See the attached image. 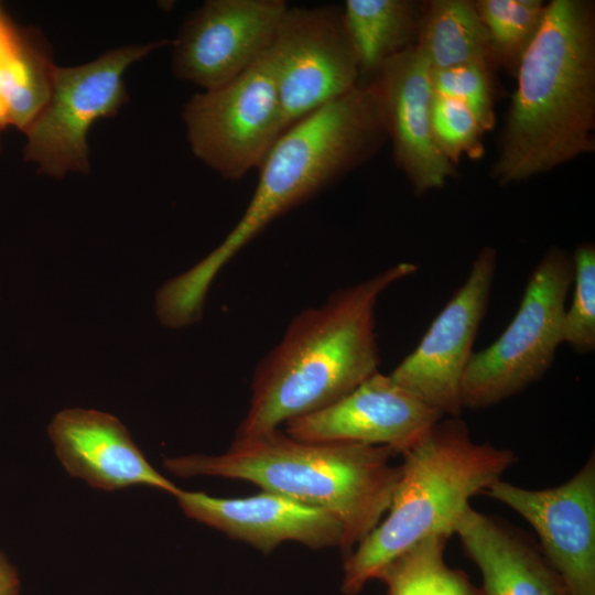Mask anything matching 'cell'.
Returning <instances> with one entry per match:
<instances>
[{
	"instance_id": "obj_23",
	"label": "cell",
	"mask_w": 595,
	"mask_h": 595,
	"mask_svg": "<svg viewBox=\"0 0 595 595\" xmlns=\"http://www.w3.org/2000/svg\"><path fill=\"white\" fill-rule=\"evenodd\" d=\"M574 291L572 303L565 307L562 342L581 354L595 349V246L583 242L573 255Z\"/></svg>"
},
{
	"instance_id": "obj_6",
	"label": "cell",
	"mask_w": 595,
	"mask_h": 595,
	"mask_svg": "<svg viewBox=\"0 0 595 595\" xmlns=\"http://www.w3.org/2000/svg\"><path fill=\"white\" fill-rule=\"evenodd\" d=\"M572 256L551 247L528 278L519 307L501 335L474 353L461 388L463 409L490 408L540 380L562 342Z\"/></svg>"
},
{
	"instance_id": "obj_1",
	"label": "cell",
	"mask_w": 595,
	"mask_h": 595,
	"mask_svg": "<svg viewBox=\"0 0 595 595\" xmlns=\"http://www.w3.org/2000/svg\"><path fill=\"white\" fill-rule=\"evenodd\" d=\"M399 262L298 313L257 364L247 412L235 437L262 434L339 400L379 371L376 304L416 272Z\"/></svg>"
},
{
	"instance_id": "obj_27",
	"label": "cell",
	"mask_w": 595,
	"mask_h": 595,
	"mask_svg": "<svg viewBox=\"0 0 595 595\" xmlns=\"http://www.w3.org/2000/svg\"><path fill=\"white\" fill-rule=\"evenodd\" d=\"M17 37V33L12 31L2 20L0 15V62L7 52L12 47ZM3 110L0 102V126L4 125Z\"/></svg>"
},
{
	"instance_id": "obj_19",
	"label": "cell",
	"mask_w": 595,
	"mask_h": 595,
	"mask_svg": "<svg viewBox=\"0 0 595 595\" xmlns=\"http://www.w3.org/2000/svg\"><path fill=\"white\" fill-rule=\"evenodd\" d=\"M422 2L413 0H346V30L359 67L360 83L371 82L392 56L413 46Z\"/></svg>"
},
{
	"instance_id": "obj_20",
	"label": "cell",
	"mask_w": 595,
	"mask_h": 595,
	"mask_svg": "<svg viewBox=\"0 0 595 595\" xmlns=\"http://www.w3.org/2000/svg\"><path fill=\"white\" fill-rule=\"evenodd\" d=\"M55 65L40 41L17 34L0 62V102L6 123L25 130L45 107Z\"/></svg>"
},
{
	"instance_id": "obj_7",
	"label": "cell",
	"mask_w": 595,
	"mask_h": 595,
	"mask_svg": "<svg viewBox=\"0 0 595 595\" xmlns=\"http://www.w3.org/2000/svg\"><path fill=\"white\" fill-rule=\"evenodd\" d=\"M182 118L194 155L229 181L259 169L283 133L268 52L230 83L194 95Z\"/></svg>"
},
{
	"instance_id": "obj_12",
	"label": "cell",
	"mask_w": 595,
	"mask_h": 595,
	"mask_svg": "<svg viewBox=\"0 0 595 595\" xmlns=\"http://www.w3.org/2000/svg\"><path fill=\"white\" fill-rule=\"evenodd\" d=\"M519 513L570 595H595V456L567 482L527 489L498 479L484 493Z\"/></svg>"
},
{
	"instance_id": "obj_18",
	"label": "cell",
	"mask_w": 595,
	"mask_h": 595,
	"mask_svg": "<svg viewBox=\"0 0 595 595\" xmlns=\"http://www.w3.org/2000/svg\"><path fill=\"white\" fill-rule=\"evenodd\" d=\"M414 46L431 69L464 65L497 68L487 31L470 0L422 2Z\"/></svg>"
},
{
	"instance_id": "obj_21",
	"label": "cell",
	"mask_w": 595,
	"mask_h": 595,
	"mask_svg": "<svg viewBox=\"0 0 595 595\" xmlns=\"http://www.w3.org/2000/svg\"><path fill=\"white\" fill-rule=\"evenodd\" d=\"M447 540V536H430L386 564L377 578L387 595H483L463 571L445 563Z\"/></svg>"
},
{
	"instance_id": "obj_17",
	"label": "cell",
	"mask_w": 595,
	"mask_h": 595,
	"mask_svg": "<svg viewBox=\"0 0 595 595\" xmlns=\"http://www.w3.org/2000/svg\"><path fill=\"white\" fill-rule=\"evenodd\" d=\"M454 533L480 571L483 595H570L534 540L507 521L468 506Z\"/></svg>"
},
{
	"instance_id": "obj_8",
	"label": "cell",
	"mask_w": 595,
	"mask_h": 595,
	"mask_svg": "<svg viewBox=\"0 0 595 595\" xmlns=\"http://www.w3.org/2000/svg\"><path fill=\"white\" fill-rule=\"evenodd\" d=\"M171 44L115 48L78 66L55 67L50 98L25 129V158L54 177L89 171L87 133L93 123L116 115L128 99L123 76L131 64Z\"/></svg>"
},
{
	"instance_id": "obj_2",
	"label": "cell",
	"mask_w": 595,
	"mask_h": 595,
	"mask_svg": "<svg viewBox=\"0 0 595 595\" xmlns=\"http://www.w3.org/2000/svg\"><path fill=\"white\" fill-rule=\"evenodd\" d=\"M515 77L490 171L499 185L526 181L594 151V2L547 3Z\"/></svg>"
},
{
	"instance_id": "obj_14",
	"label": "cell",
	"mask_w": 595,
	"mask_h": 595,
	"mask_svg": "<svg viewBox=\"0 0 595 595\" xmlns=\"http://www.w3.org/2000/svg\"><path fill=\"white\" fill-rule=\"evenodd\" d=\"M173 497L186 517L266 554L285 542L313 550L343 544V526L333 513L272 491L221 498L180 488Z\"/></svg>"
},
{
	"instance_id": "obj_11",
	"label": "cell",
	"mask_w": 595,
	"mask_h": 595,
	"mask_svg": "<svg viewBox=\"0 0 595 595\" xmlns=\"http://www.w3.org/2000/svg\"><path fill=\"white\" fill-rule=\"evenodd\" d=\"M284 0H208L171 42L174 75L204 90L245 73L271 47Z\"/></svg>"
},
{
	"instance_id": "obj_5",
	"label": "cell",
	"mask_w": 595,
	"mask_h": 595,
	"mask_svg": "<svg viewBox=\"0 0 595 595\" xmlns=\"http://www.w3.org/2000/svg\"><path fill=\"white\" fill-rule=\"evenodd\" d=\"M403 456L388 515L344 558L340 589L359 594L392 559L421 540L454 534L469 499L516 462V454L476 443L459 416L435 422Z\"/></svg>"
},
{
	"instance_id": "obj_13",
	"label": "cell",
	"mask_w": 595,
	"mask_h": 595,
	"mask_svg": "<svg viewBox=\"0 0 595 595\" xmlns=\"http://www.w3.org/2000/svg\"><path fill=\"white\" fill-rule=\"evenodd\" d=\"M442 418L377 371L334 403L288 421L284 432L303 442L377 445L402 454Z\"/></svg>"
},
{
	"instance_id": "obj_16",
	"label": "cell",
	"mask_w": 595,
	"mask_h": 595,
	"mask_svg": "<svg viewBox=\"0 0 595 595\" xmlns=\"http://www.w3.org/2000/svg\"><path fill=\"white\" fill-rule=\"evenodd\" d=\"M56 456L73 477L113 491L147 486L174 496L180 488L158 472L113 415L97 410L65 409L48 425Z\"/></svg>"
},
{
	"instance_id": "obj_15",
	"label": "cell",
	"mask_w": 595,
	"mask_h": 595,
	"mask_svg": "<svg viewBox=\"0 0 595 595\" xmlns=\"http://www.w3.org/2000/svg\"><path fill=\"white\" fill-rule=\"evenodd\" d=\"M376 80L397 166L416 195L442 188L456 169L436 148L430 121L431 67L413 45L388 60Z\"/></svg>"
},
{
	"instance_id": "obj_22",
	"label": "cell",
	"mask_w": 595,
	"mask_h": 595,
	"mask_svg": "<svg viewBox=\"0 0 595 595\" xmlns=\"http://www.w3.org/2000/svg\"><path fill=\"white\" fill-rule=\"evenodd\" d=\"M497 68L515 77L544 18L542 0H475Z\"/></svg>"
},
{
	"instance_id": "obj_24",
	"label": "cell",
	"mask_w": 595,
	"mask_h": 595,
	"mask_svg": "<svg viewBox=\"0 0 595 595\" xmlns=\"http://www.w3.org/2000/svg\"><path fill=\"white\" fill-rule=\"evenodd\" d=\"M430 121L436 148L453 165L464 155H482L486 131L464 102L433 94Z\"/></svg>"
},
{
	"instance_id": "obj_26",
	"label": "cell",
	"mask_w": 595,
	"mask_h": 595,
	"mask_svg": "<svg viewBox=\"0 0 595 595\" xmlns=\"http://www.w3.org/2000/svg\"><path fill=\"white\" fill-rule=\"evenodd\" d=\"M20 577L15 566L0 552V595H19Z\"/></svg>"
},
{
	"instance_id": "obj_10",
	"label": "cell",
	"mask_w": 595,
	"mask_h": 595,
	"mask_svg": "<svg viewBox=\"0 0 595 595\" xmlns=\"http://www.w3.org/2000/svg\"><path fill=\"white\" fill-rule=\"evenodd\" d=\"M497 269V252L484 247L465 282L437 314L418 346L389 374L440 414L459 416L464 372L486 315Z\"/></svg>"
},
{
	"instance_id": "obj_9",
	"label": "cell",
	"mask_w": 595,
	"mask_h": 595,
	"mask_svg": "<svg viewBox=\"0 0 595 595\" xmlns=\"http://www.w3.org/2000/svg\"><path fill=\"white\" fill-rule=\"evenodd\" d=\"M268 54L283 132L360 83L342 4L289 6Z\"/></svg>"
},
{
	"instance_id": "obj_3",
	"label": "cell",
	"mask_w": 595,
	"mask_h": 595,
	"mask_svg": "<svg viewBox=\"0 0 595 595\" xmlns=\"http://www.w3.org/2000/svg\"><path fill=\"white\" fill-rule=\"evenodd\" d=\"M386 446L311 443L275 429L235 437L217 455L191 454L163 459L178 477H220L249 482L261 490L292 498L333 513L344 530L340 552L347 556L382 520L401 467Z\"/></svg>"
},
{
	"instance_id": "obj_4",
	"label": "cell",
	"mask_w": 595,
	"mask_h": 595,
	"mask_svg": "<svg viewBox=\"0 0 595 595\" xmlns=\"http://www.w3.org/2000/svg\"><path fill=\"white\" fill-rule=\"evenodd\" d=\"M388 139L377 83H359L284 131L260 164L245 213L203 260L175 279L203 303L218 272L269 224L306 203L377 152Z\"/></svg>"
},
{
	"instance_id": "obj_25",
	"label": "cell",
	"mask_w": 595,
	"mask_h": 595,
	"mask_svg": "<svg viewBox=\"0 0 595 595\" xmlns=\"http://www.w3.org/2000/svg\"><path fill=\"white\" fill-rule=\"evenodd\" d=\"M494 72L479 65L431 69L433 94L464 102L487 132L495 126Z\"/></svg>"
}]
</instances>
